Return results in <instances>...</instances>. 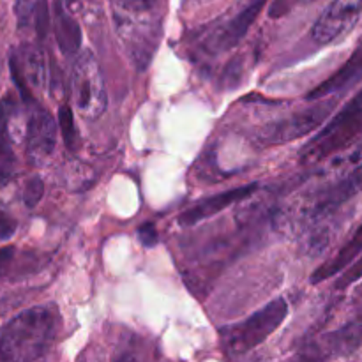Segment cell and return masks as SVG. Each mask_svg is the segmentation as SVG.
<instances>
[{"mask_svg":"<svg viewBox=\"0 0 362 362\" xmlns=\"http://www.w3.org/2000/svg\"><path fill=\"white\" fill-rule=\"evenodd\" d=\"M60 331L57 306H34L11 318L0 331V361L30 362L48 354Z\"/></svg>","mask_w":362,"mask_h":362,"instance_id":"6da1fadb","label":"cell"},{"mask_svg":"<svg viewBox=\"0 0 362 362\" xmlns=\"http://www.w3.org/2000/svg\"><path fill=\"white\" fill-rule=\"evenodd\" d=\"M362 134V90L300 152L303 165H318L346 151Z\"/></svg>","mask_w":362,"mask_h":362,"instance_id":"7a4b0ae2","label":"cell"},{"mask_svg":"<svg viewBox=\"0 0 362 362\" xmlns=\"http://www.w3.org/2000/svg\"><path fill=\"white\" fill-rule=\"evenodd\" d=\"M288 317V304L285 299L271 300L240 324L221 331L223 346L232 356H243L271 338Z\"/></svg>","mask_w":362,"mask_h":362,"instance_id":"3957f363","label":"cell"},{"mask_svg":"<svg viewBox=\"0 0 362 362\" xmlns=\"http://www.w3.org/2000/svg\"><path fill=\"white\" fill-rule=\"evenodd\" d=\"M71 99L76 112L85 120H98L108 106L105 76L90 49L76 55L71 69Z\"/></svg>","mask_w":362,"mask_h":362,"instance_id":"277c9868","label":"cell"},{"mask_svg":"<svg viewBox=\"0 0 362 362\" xmlns=\"http://www.w3.org/2000/svg\"><path fill=\"white\" fill-rule=\"evenodd\" d=\"M362 16V0H334L311 28V39L327 46L341 41L356 28Z\"/></svg>","mask_w":362,"mask_h":362,"instance_id":"5b68a950","label":"cell"},{"mask_svg":"<svg viewBox=\"0 0 362 362\" xmlns=\"http://www.w3.org/2000/svg\"><path fill=\"white\" fill-rule=\"evenodd\" d=\"M334 101L327 99V101L315 105L311 108L297 112L290 115L288 119H283L279 122L271 124L265 127L260 134V140L267 145H279V144H288V141L296 140V138L304 136V134L311 133L317 129L327 115L331 113Z\"/></svg>","mask_w":362,"mask_h":362,"instance_id":"8992f818","label":"cell"},{"mask_svg":"<svg viewBox=\"0 0 362 362\" xmlns=\"http://www.w3.org/2000/svg\"><path fill=\"white\" fill-rule=\"evenodd\" d=\"M265 2L267 0H240L237 4L235 13L211 32L207 39V48L214 53L235 48L247 34L260 11L264 9Z\"/></svg>","mask_w":362,"mask_h":362,"instance_id":"52a82bcc","label":"cell"},{"mask_svg":"<svg viewBox=\"0 0 362 362\" xmlns=\"http://www.w3.org/2000/svg\"><path fill=\"white\" fill-rule=\"evenodd\" d=\"M57 147V122L45 108H32L27 122V156L28 161L41 166L53 156Z\"/></svg>","mask_w":362,"mask_h":362,"instance_id":"ba28073f","label":"cell"},{"mask_svg":"<svg viewBox=\"0 0 362 362\" xmlns=\"http://www.w3.org/2000/svg\"><path fill=\"white\" fill-rule=\"evenodd\" d=\"M258 184H246V186L233 187V189L225 191V193H219L216 197L205 198V200L198 202L197 205H193L191 209H187L186 212L179 216V223L184 226L197 225V223L205 221V219L212 218V216L219 214L225 209H228L230 205L237 204L240 200H246L247 197L257 191Z\"/></svg>","mask_w":362,"mask_h":362,"instance_id":"9c48e42d","label":"cell"},{"mask_svg":"<svg viewBox=\"0 0 362 362\" xmlns=\"http://www.w3.org/2000/svg\"><path fill=\"white\" fill-rule=\"evenodd\" d=\"M362 78V46L343 64L341 69L336 71L332 76H329L324 83L315 87L310 94L306 95L308 101H318V99L329 98V95L338 94L343 88L350 87L352 83L359 81Z\"/></svg>","mask_w":362,"mask_h":362,"instance_id":"30bf717a","label":"cell"},{"mask_svg":"<svg viewBox=\"0 0 362 362\" xmlns=\"http://www.w3.org/2000/svg\"><path fill=\"white\" fill-rule=\"evenodd\" d=\"M14 110H16V101L13 95H4L0 99V187L9 184L16 165L9 133V122L14 115Z\"/></svg>","mask_w":362,"mask_h":362,"instance_id":"8fae6325","label":"cell"},{"mask_svg":"<svg viewBox=\"0 0 362 362\" xmlns=\"http://www.w3.org/2000/svg\"><path fill=\"white\" fill-rule=\"evenodd\" d=\"M57 45L66 57L78 55L81 48V28L73 13L55 0V23H53Z\"/></svg>","mask_w":362,"mask_h":362,"instance_id":"7c38bea8","label":"cell"},{"mask_svg":"<svg viewBox=\"0 0 362 362\" xmlns=\"http://www.w3.org/2000/svg\"><path fill=\"white\" fill-rule=\"evenodd\" d=\"M361 253H362V225L359 226V230L354 233L352 239H350L349 243H346L345 246H343L341 250L331 258V260L325 262L322 267H318L317 271L313 272V276H311V283H313V285H318V283L325 281V279L334 278L338 272L345 271V269L349 267V265L352 264Z\"/></svg>","mask_w":362,"mask_h":362,"instance_id":"4fadbf2b","label":"cell"},{"mask_svg":"<svg viewBox=\"0 0 362 362\" xmlns=\"http://www.w3.org/2000/svg\"><path fill=\"white\" fill-rule=\"evenodd\" d=\"M18 55H20V53H18ZM20 60L28 85H32V87L35 88H41L46 80V66L45 57H42V49L32 45L23 46Z\"/></svg>","mask_w":362,"mask_h":362,"instance_id":"5bb4252c","label":"cell"},{"mask_svg":"<svg viewBox=\"0 0 362 362\" xmlns=\"http://www.w3.org/2000/svg\"><path fill=\"white\" fill-rule=\"evenodd\" d=\"M59 129L64 136V144H66L67 151L71 152H76L80 148L81 140H80V133H78V127L76 122H74V113L73 108L69 105H60L59 108Z\"/></svg>","mask_w":362,"mask_h":362,"instance_id":"9a60e30c","label":"cell"},{"mask_svg":"<svg viewBox=\"0 0 362 362\" xmlns=\"http://www.w3.org/2000/svg\"><path fill=\"white\" fill-rule=\"evenodd\" d=\"M117 7V13L122 16H117V21H133L147 14L154 6V0H113Z\"/></svg>","mask_w":362,"mask_h":362,"instance_id":"2e32d148","label":"cell"},{"mask_svg":"<svg viewBox=\"0 0 362 362\" xmlns=\"http://www.w3.org/2000/svg\"><path fill=\"white\" fill-rule=\"evenodd\" d=\"M9 69H11V76H13L14 85H16V88L20 90L21 99H23L25 103H28V105H30V103H34V98H32V94H30V85H28L27 78H25L23 67H21V60H20V55H18V53H11Z\"/></svg>","mask_w":362,"mask_h":362,"instance_id":"e0dca14e","label":"cell"},{"mask_svg":"<svg viewBox=\"0 0 362 362\" xmlns=\"http://www.w3.org/2000/svg\"><path fill=\"white\" fill-rule=\"evenodd\" d=\"M42 194H45V182L41 177H30L23 187V204L28 209H34L42 200Z\"/></svg>","mask_w":362,"mask_h":362,"instance_id":"ac0fdd59","label":"cell"},{"mask_svg":"<svg viewBox=\"0 0 362 362\" xmlns=\"http://www.w3.org/2000/svg\"><path fill=\"white\" fill-rule=\"evenodd\" d=\"M39 0H16L14 4V14H16L18 28H27L35 16Z\"/></svg>","mask_w":362,"mask_h":362,"instance_id":"d6986e66","label":"cell"},{"mask_svg":"<svg viewBox=\"0 0 362 362\" xmlns=\"http://www.w3.org/2000/svg\"><path fill=\"white\" fill-rule=\"evenodd\" d=\"M49 27V11H48V0H39L37 11H35V30H37V37L45 39L48 34Z\"/></svg>","mask_w":362,"mask_h":362,"instance_id":"ffe728a7","label":"cell"},{"mask_svg":"<svg viewBox=\"0 0 362 362\" xmlns=\"http://www.w3.org/2000/svg\"><path fill=\"white\" fill-rule=\"evenodd\" d=\"M359 279H362V257L352 265V267L349 269V271L345 272V274L341 276V278L338 279V283H336V288L345 290V288H349L350 285H354L356 281H359Z\"/></svg>","mask_w":362,"mask_h":362,"instance_id":"44dd1931","label":"cell"},{"mask_svg":"<svg viewBox=\"0 0 362 362\" xmlns=\"http://www.w3.org/2000/svg\"><path fill=\"white\" fill-rule=\"evenodd\" d=\"M138 239L144 244L145 247H152L158 244V232H156V226L152 223H145L138 228Z\"/></svg>","mask_w":362,"mask_h":362,"instance_id":"7402d4cb","label":"cell"},{"mask_svg":"<svg viewBox=\"0 0 362 362\" xmlns=\"http://www.w3.org/2000/svg\"><path fill=\"white\" fill-rule=\"evenodd\" d=\"M16 228H18L16 219H14L11 214H7L6 211H0V240L13 237V233L16 232Z\"/></svg>","mask_w":362,"mask_h":362,"instance_id":"603a6c76","label":"cell"},{"mask_svg":"<svg viewBox=\"0 0 362 362\" xmlns=\"http://www.w3.org/2000/svg\"><path fill=\"white\" fill-rule=\"evenodd\" d=\"M317 2V0H276L271 7V18H279L286 13V11L292 9V6L296 4H311Z\"/></svg>","mask_w":362,"mask_h":362,"instance_id":"cb8c5ba5","label":"cell"},{"mask_svg":"<svg viewBox=\"0 0 362 362\" xmlns=\"http://www.w3.org/2000/svg\"><path fill=\"white\" fill-rule=\"evenodd\" d=\"M14 250H16L14 246L0 247V278H2V276L6 274L7 269H9L11 262H13V258H14V253H16Z\"/></svg>","mask_w":362,"mask_h":362,"instance_id":"d4e9b609","label":"cell"},{"mask_svg":"<svg viewBox=\"0 0 362 362\" xmlns=\"http://www.w3.org/2000/svg\"><path fill=\"white\" fill-rule=\"evenodd\" d=\"M359 313H361V315H362V308H361V310H359Z\"/></svg>","mask_w":362,"mask_h":362,"instance_id":"484cf974","label":"cell"}]
</instances>
